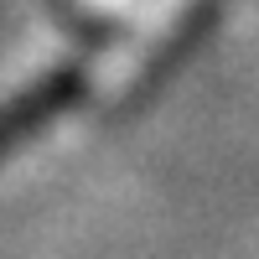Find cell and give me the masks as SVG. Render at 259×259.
Segmentation results:
<instances>
[{
  "label": "cell",
  "instance_id": "cell-1",
  "mask_svg": "<svg viewBox=\"0 0 259 259\" xmlns=\"http://www.w3.org/2000/svg\"><path fill=\"white\" fill-rule=\"evenodd\" d=\"M68 89H73V78H62V73H57V78H41L26 99H16V104H11V109H0V145H11V140L26 135L31 124H41L62 99H68Z\"/></svg>",
  "mask_w": 259,
  "mask_h": 259
}]
</instances>
